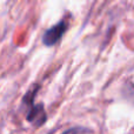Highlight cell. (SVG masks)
<instances>
[{"label": "cell", "mask_w": 134, "mask_h": 134, "mask_svg": "<svg viewBox=\"0 0 134 134\" xmlns=\"http://www.w3.org/2000/svg\"><path fill=\"white\" fill-rule=\"evenodd\" d=\"M66 28H67V23H65V21L57 24L55 26H53L52 28H49V30H47L45 32L44 37H42V42L46 46H53L54 44H57L60 40V38L65 33Z\"/></svg>", "instance_id": "6da1fadb"}, {"label": "cell", "mask_w": 134, "mask_h": 134, "mask_svg": "<svg viewBox=\"0 0 134 134\" xmlns=\"http://www.w3.org/2000/svg\"><path fill=\"white\" fill-rule=\"evenodd\" d=\"M27 120L34 126L42 125L46 121V113H45L44 106L41 104L31 105L30 112L27 114Z\"/></svg>", "instance_id": "7a4b0ae2"}, {"label": "cell", "mask_w": 134, "mask_h": 134, "mask_svg": "<svg viewBox=\"0 0 134 134\" xmlns=\"http://www.w3.org/2000/svg\"><path fill=\"white\" fill-rule=\"evenodd\" d=\"M63 134H94L92 130L90 128H85V127H73L67 130L66 132H64Z\"/></svg>", "instance_id": "3957f363"}]
</instances>
